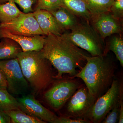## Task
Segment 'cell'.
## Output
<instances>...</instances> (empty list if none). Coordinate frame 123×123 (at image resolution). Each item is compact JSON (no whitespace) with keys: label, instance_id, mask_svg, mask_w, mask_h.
I'll return each instance as SVG.
<instances>
[{"label":"cell","instance_id":"cell-1","mask_svg":"<svg viewBox=\"0 0 123 123\" xmlns=\"http://www.w3.org/2000/svg\"><path fill=\"white\" fill-rule=\"evenodd\" d=\"M63 34L46 36L41 51L43 56L57 69L58 73L56 78H61L65 74L75 77L79 72L77 69H81L82 64L86 61V56L88 55Z\"/></svg>","mask_w":123,"mask_h":123},{"label":"cell","instance_id":"cell-26","mask_svg":"<svg viewBox=\"0 0 123 123\" xmlns=\"http://www.w3.org/2000/svg\"><path fill=\"white\" fill-rule=\"evenodd\" d=\"M91 123L89 120L85 119L72 118L70 117H58L53 123Z\"/></svg>","mask_w":123,"mask_h":123},{"label":"cell","instance_id":"cell-15","mask_svg":"<svg viewBox=\"0 0 123 123\" xmlns=\"http://www.w3.org/2000/svg\"><path fill=\"white\" fill-rule=\"evenodd\" d=\"M78 18L90 23L92 16L85 0H62V5Z\"/></svg>","mask_w":123,"mask_h":123},{"label":"cell","instance_id":"cell-8","mask_svg":"<svg viewBox=\"0 0 123 123\" xmlns=\"http://www.w3.org/2000/svg\"><path fill=\"white\" fill-rule=\"evenodd\" d=\"M0 28L18 35L28 36H46L40 29L33 12H22L13 20L1 23Z\"/></svg>","mask_w":123,"mask_h":123},{"label":"cell","instance_id":"cell-5","mask_svg":"<svg viewBox=\"0 0 123 123\" xmlns=\"http://www.w3.org/2000/svg\"><path fill=\"white\" fill-rule=\"evenodd\" d=\"M122 94L118 81L114 80L105 94L97 98L85 118L91 123H101L115 105L120 100Z\"/></svg>","mask_w":123,"mask_h":123},{"label":"cell","instance_id":"cell-6","mask_svg":"<svg viewBox=\"0 0 123 123\" xmlns=\"http://www.w3.org/2000/svg\"><path fill=\"white\" fill-rule=\"evenodd\" d=\"M0 69L6 78L7 90L11 94H26L30 85L23 75L17 58L0 60Z\"/></svg>","mask_w":123,"mask_h":123},{"label":"cell","instance_id":"cell-12","mask_svg":"<svg viewBox=\"0 0 123 123\" xmlns=\"http://www.w3.org/2000/svg\"><path fill=\"white\" fill-rule=\"evenodd\" d=\"M46 36H25L12 34L8 31L0 28V39L8 38L18 43L23 51H40L42 50L45 42Z\"/></svg>","mask_w":123,"mask_h":123},{"label":"cell","instance_id":"cell-7","mask_svg":"<svg viewBox=\"0 0 123 123\" xmlns=\"http://www.w3.org/2000/svg\"><path fill=\"white\" fill-rule=\"evenodd\" d=\"M79 84L73 80L59 82L47 91L44 94L46 101L53 109L59 110L79 88Z\"/></svg>","mask_w":123,"mask_h":123},{"label":"cell","instance_id":"cell-25","mask_svg":"<svg viewBox=\"0 0 123 123\" xmlns=\"http://www.w3.org/2000/svg\"><path fill=\"white\" fill-rule=\"evenodd\" d=\"M14 1L22 9L23 13H27L33 11L32 6L37 2V0H14Z\"/></svg>","mask_w":123,"mask_h":123},{"label":"cell","instance_id":"cell-4","mask_svg":"<svg viewBox=\"0 0 123 123\" xmlns=\"http://www.w3.org/2000/svg\"><path fill=\"white\" fill-rule=\"evenodd\" d=\"M69 33L63 35L77 47L87 51L92 56H104L105 46L90 23L83 20Z\"/></svg>","mask_w":123,"mask_h":123},{"label":"cell","instance_id":"cell-24","mask_svg":"<svg viewBox=\"0 0 123 123\" xmlns=\"http://www.w3.org/2000/svg\"><path fill=\"white\" fill-rule=\"evenodd\" d=\"M123 96L121 97H122ZM120 100L115 105L105 118L102 121L103 123H116L118 121L119 111L120 106Z\"/></svg>","mask_w":123,"mask_h":123},{"label":"cell","instance_id":"cell-16","mask_svg":"<svg viewBox=\"0 0 123 123\" xmlns=\"http://www.w3.org/2000/svg\"><path fill=\"white\" fill-rule=\"evenodd\" d=\"M23 51L19 44L8 38H2L0 42V60L17 58L18 55Z\"/></svg>","mask_w":123,"mask_h":123},{"label":"cell","instance_id":"cell-11","mask_svg":"<svg viewBox=\"0 0 123 123\" xmlns=\"http://www.w3.org/2000/svg\"><path fill=\"white\" fill-rule=\"evenodd\" d=\"M92 26L104 40L108 36L123 33V22L113 17L110 12L93 17Z\"/></svg>","mask_w":123,"mask_h":123},{"label":"cell","instance_id":"cell-3","mask_svg":"<svg viewBox=\"0 0 123 123\" xmlns=\"http://www.w3.org/2000/svg\"><path fill=\"white\" fill-rule=\"evenodd\" d=\"M17 58L23 75L34 92H42L52 82L51 63L41 51H22Z\"/></svg>","mask_w":123,"mask_h":123},{"label":"cell","instance_id":"cell-17","mask_svg":"<svg viewBox=\"0 0 123 123\" xmlns=\"http://www.w3.org/2000/svg\"><path fill=\"white\" fill-rule=\"evenodd\" d=\"M22 12L16 6L14 0H8L0 4V21L8 22L17 17Z\"/></svg>","mask_w":123,"mask_h":123},{"label":"cell","instance_id":"cell-18","mask_svg":"<svg viewBox=\"0 0 123 123\" xmlns=\"http://www.w3.org/2000/svg\"><path fill=\"white\" fill-rule=\"evenodd\" d=\"M85 1L93 17L110 12L114 0H85Z\"/></svg>","mask_w":123,"mask_h":123},{"label":"cell","instance_id":"cell-22","mask_svg":"<svg viewBox=\"0 0 123 123\" xmlns=\"http://www.w3.org/2000/svg\"><path fill=\"white\" fill-rule=\"evenodd\" d=\"M62 5V0H37L35 10H43L50 12Z\"/></svg>","mask_w":123,"mask_h":123},{"label":"cell","instance_id":"cell-30","mask_svg":"<svg viewBox=\"0 0 123 123\" xmlns=\"http://www.w3.org/2000/svg\"></svg>","mask_w":123,"mask_h":123},{"label":"cell","instance_id":"cell-23","mask_svg":"<svg viewBox=\"0 0 123 123\" xmlns=\"http://www.w3.org/2000/svg\"><path fill=\"white\" fill-rule=\"evenodd\" d=\"M110 12L114 17L123 22V0H115L111 7Z\"/></svg>","mask_w":123,"mask_h":123},{"label":"cell","instance_id":"cell-13","mask_svg":"<svg viewBox=\"0 0 123 123\" xmlns=\"http://www.w3.org/2000/svg\"><path fill=\"white\" fill-rule=\"evenodd\" d=\"M34 16L44 35L60 36L65 30L57 22L54 17L49 11L37 10L33 12Z\"/></svg>","mask_w":123,"mask_h":123},{"label":"cell","instance_id":"cell-9","mask_svg":"<svg viewBox=\"0 0 123 123\" xmlns=\"http://www.w3.org/2000/svg\"><path fill=\"white\" fill-rule=\"evenodd\" d=\"M97 99L86 86L79 88L69 99L67 111L73 117L85 118Z\"/></svg>","mask_w":123,"mask_h":123},{"label":"cell","instance_id":"cell-21","mask_svg":"<svg viewBox=\"0 0 123 123\" xmlns=\"http://www.w3.org/2000/svg\"><path fill=\"white\" fill-rule=\"evenodd\" d=\"M11 119L12 123H45L46 122L27 114L20 109L6 111Z\"/></svg>","mask_w":123,"mask_h":123},{"label":"cell","instance_id":"cell-29","mask_svg":"<svg viewBox=\"0 0 123 123\" xmlns=\"http://www.w3.org/2000/svg\"><path fill=\"white\" fill-rule=\"evenodd\" d=\"M118 123H123V97H121L120 101V106L119 111V119Z\"/></svg>","mask_w":123,"mask_h":123},{"label":"cell","instance_id":"cell-14","mask_svg":"<svg viewBox=\"0 0 123 123\" xmlns=\"http://www.w3.org/2000/svg\"><path fill=\"white\" fill-rule=\"evenodd\" d=\"M49 12L65 31L72 30L80 22L77 17L63 6Z\"/></svg>","mask_w":123,"mask_h":123},{"label":"cell","instance_id":"cell-27","mask_svg":"<svg viewBox=\"0 0 123 123\" xmlns=\"http://www.w3.org/2000/svg\"><path fill=\"white\" fill-rule=\"evenodd\" d=\"M11 123V119L6 111L0 110V123Z\"/></svg>","mask_w":123,"mask_h":123},{"label":"cell","instance_id":"cell-10","mask_svg":"<svg viewBox=\"0 0 123 123\" xmlns=\"http://www.w3.org/2000/svg\"><path fill=\"white\" fill-rule=\"evenodd\" d=\"M19 109L27 114L46 123H53L57 117L44 107L31 94H25L17 98Z\"/></svg>","mask_w":123,"mask_h":123},{"label":"cell","instance_id":"cell-20","mask_svg":"<svg viewBox=\"0 0 123 123\" xmlns=\"http://www.w3.org/2000/svg\"><path fill=\"white\" fill-rule=\"evenodd\" d=\"M19 106L17 99L7 89H0V110L6 111L20 109Z\"/></svg>","mask_w":123,"mask_h":123},{"label":"cell","instance_id":"cell-19","mask_svg":"<svg viewBox=\"0 0 123 123\" xmlns=\"http://www.w3.org/2000/svg\"><path fill=\"white\" fill-rule=\"evenodd\" d=\"M109 51L115 53L117 59L123 67V39L121 35L112 37L106 46H105L104 56Z\"/></svg>","mask_w":123,"mask_h":123},{"label":"cell","instance_id":"cell-28","mask_svg":"<svg viewBox=\"0 0 123 123\" xmlns=\"http://www.w3.org/2000/svg\"><path fill=\"white\" fill-rule=\"evenodd\" d=\"M7 80L4 73L0 69V89H7Z\"/></svg>","mask_w":123,"mask_h":123},{"label":"cell","instance_id":"cell-2","mask_svg":"<svg viewBox=\"0 0 123 123\" xmlns=\"http://www.w3.org/2000/svg\"><path fill=\"white\" fill-rule=\"evenodd\" d=\"M104 57L86 56V63L75 76L82 79L89 92L97 99L111 86L114 80V65Z\"/></svg>","mask_w":123,"mask_h":123}]
</instances>
